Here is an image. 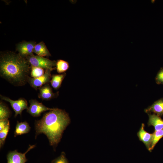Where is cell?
Masks as SVG:
<instances>
[{"label": "cell", "mask_w": 163, "mask_h": 163, "mask_svg": "<svg viewBox=\"0 0 163 163\" xmlns=\"http://www.w3.org/2000/svg\"><path fill=\"white\" fill-rule=\"evenodd\" d=\"M51 71L48 69H46L43 75L36 78L29 77L27 82L35 89H39L45 85L50 82L51 78Z\"/></svg>", "instance_id": "cell-6"}, {"label": "cell", "mask_w": 163, "mask_h": 163, "mask_svg": "<svg viewBox=\"0 0 163 163\" xmlns=\"http://www.w3.org/2000/svg\"><path fill=\"white\" fill-rule=\"evenodd\" d=\"M35 146L29 145L28 149L24 153L18 152L17 150L9 152L7 156V163H25L27 160L26 157V154Z\"/></svg>", "instance_id": "cell-7"}, {"label": "cell", "mask_w": 163, "mask_h": 163, "mask_svg": "<svg viewBox=\"0 0 163 163\" xmlns=\"http://www.w3.org/2000/svg\"><path fill=\"white\" fill-rule=\"evenodd\" d=\"M1 98L10 103L15 112L14 117H16L18 114L21 115L22 111L27 110L28 108L27 100L23 98H20L18 100H14L9 97L0 95Z\"/></svg>", "instance_id": "cell-4"}, {"label": "cell", "mask_w": 163, "mask_h": 163, "mask_svg": "<svg viewBox=\"0 0 163 163\" xmlns=\"http://www.w3.org/2000/svg\"><path fill=\"white\" fill-rule=\"evenodd\" d=\"M153 133V137L149 150L150 152H151L156 144L163 137V129L157 131H154Z\"/></svg>", "instance_id": "cell-18"}, {"label": "cell", "mask_w": 163, "mask_h": 163, "mask_svg": "<svg viewBox=\"0 0 163 163\" xmlns=\"http://www.w3.org/2000/svg\"><path fill=\"white\" fill-rule=\"evenodd\" d=\"M29 101L30 105L27 110V111L34 117H38L42 113L47 110H53L54 109L46 107L36 100L31 99Z\"/></svg>", "instance_id": "cell-5"}, {"label": "cell", "mask_w": 163, "mask_h": 163, "mask_svg": "<svg viewBox=\"0 0 163 163\" xmlns=\"http://www.w3.org/2000/svg\"><path fill=\"white\" fill-rule=\"evenodd\" d=\"M26 58L12 52L1 54L0 75L15 86H22L27 82L31 66Z\"/></svg>", "instance_id": "cell-2"}, {"label": "cell", "mask_w": 163, "mask_h": 163, "mask_svg": "<svg viewBox=\"0 0 163 163\" xmlns=\"http://www.w3.org/2000/svg\"><path fill=\"white\" fill-rule=\"evenodd\" d=\"M11 116V112L8 107L2 101L0 102V120L8 119Z\"/></svg>", "instance_id": "cell-16"}, {"label": "cell", "mask_w": 163, "mask_h": 163, "mask_svg": "<svg viewBox=\"0 0 163 163\" xmlns=\"http://www.w3.org/2000/svg\"><path fill=\"white\" fill-rule=\"evenodd\" d=\"M155 80L157 84H163V68H161L158 73Z\"/></svg>", "instance_id": "cell-22"}, {"label": "cell", "mask_w": 163, "mask_h": 163, "mask_svg": "<svg viewBox=\"0 0 163 163\" xmlns=\"http://www.w3.org/2000/svg\"><path fill=\"white\" fill-rule=\"evenodd\" d=\"M66 75V74L65 72L52 75L50 81L52 87L56 90L59 89L61 87L62 81Z\"/></svg>", "instance_id": "cell-15"}, {"label": "cell", "mask_w": 163, "mask_h": 163, "mask_svg": "<svg viewBox=\"0 0 163 163\" xmlns=\"http://www.w3.org/2000/svg\"><path fill=\"white\" fill-rule=\"evenodd\" d=\"M145 112L148 113L153 112L160 117L163 115V98L155 102L151 105L145 110Z\"/></svg>", "instance_id": "cell-11"}, {"label": "cell", "mask_w": 163, "mask_h": 163, "mask_svg": "<svg viewBox=\"0 0 163 163\" xmlns=\"http://www.w3.org/2000/svg\"><path fill=\"white\" fill-rule=\"evenodd\" d=\"M10 129V123L2 131H0V148L2 147L5 143V139Z\"/></svg>", "instance_id": "cell-20"}, {"label": "cell", "mask_w": 163, "mask_h": 163, "mask_svg": "<svg viewBox=\"0 0 163 163\" xmlns=\"http://www.w3.org/2000/svg\"><path fill=\"white\" fill-rule=\"evenodd\" d=\"M33 52L37 56L41 57L51 56L45 43L42 41L36 44L34 49Z\"/></svg>", "instance_id": "cell-14"}, {"label": "cell", "mask_w": 163, "mask_h": 163, "mask_svg": "<svg viewBox=\"0 0 163 163\" xmlns=\"http://www.w3.org/2000/svg\"><path fill=\"white\" fill-rule=\"evenodd\" d=\"M69 67V64L67 61L62 59H59L56 62V68L57 72L59 73H65Z\"/></svg>", "instance_id": "cell-17"}, {"label": "cell", "mask_w": 163, "mask_h": 163, "mask_svg": "<svg viewBox=\"0 0 163 163\" xmlns=\"http://www.w3.org/2000/svg\"><path fill=\"white\" fill-rule=\"evenodd\" d=\"M145 124L142 123L140 128L137 132V135L140 141L145 145L149 151L153 136V133H150L144 129Z\"/></svg>", "instance_id": "cell-9"}, {"label": "cell", "mask_w": 163, "mask_h": 163, "mask_svg": "<svg viewBox=\"0 0 163 163\" xmlns=\"http://www.w3.org/2000/svg\"><path fill=\"white\" fill-rule=\"evenodd\" d=\"M148 126H152L155 129V131H157L163 129V120L159 116L153 113H148Z\"/></svg>", "instance_id": "cell-12"}, {"label": "cell", "mask_w": 163, "mask_h": 163, "mask_svg": "<svg viewBox=\"0 0 163 163\" xmlns=\"http://www.w3.org/2000/svg\"><path fill=\"white\" fill-rule=\"evenodd\" d=\"M9 123L8 119H3L0 120V131L3 129Z\"/></svg>", "instance_id": "cell-23"}, {"label": "cell", "mask_w": 163, "mask_h": 163, "mask_svg": "<svg viewBox=\"0 0 163 163\" xmlns=\"http://www.w3.org/2000/svg\"><path fill=\"white\" fill-rule=\"evenodd\" d=\"M70 122L69 116L65 111L54 108L44 113L40 120L35 121V139L40 134H44L55 151L64 131Z\"/></svg>", "instance_id": "cell-1"}, {"label": "cell", "mask_w": 163, "mask_h": 163, "mask_svg": "<svg viewBox=\"0 0 163 163\" xmlns=\"http://www.w3.org/2000/svg\"><path fill=\"white\" fill-rule=\"evenodd\" d=\"M51 163H69L64 152H62L58 157L53 160Z\"/></svg>", "instance_id": "cell-21"}, {"label": "cell", "mask_w": 163, "mask_h": 163, "mask_svg": "<svg viewBox=\"0 0 163 163\" xmlns=\"http://www.w3.org/2000/svg\"><path fill=\"white\" fill-rule=\"evenodd\" d=\"M31 66L46 69H48L51 71L55 69L56 62L52 61L47 58L35 56L34 54L26 57Z\"/></svg>", "instance_id": "cell-3"}, {"label": "cell", "mask_w": 163, "mask_h": 163, "mask_svg": "<svg viewBox=\"0 0 163 163\" xmlns=\"http://www.w3.org/2000/svg\"><path fill=\"white\" fill-rule=\"evenodd\" d=\"M36 45L35 43L33 42L24 41L17 45V50L21 56L26 58L33 55V50Z\"/></svg>", "instance_id": "cell-8"}, {"label": "cell", "mask_w": 163, "mask_h": 163, "mask_svg": "<svg viewBox=\"0 0 163 163\" xmlns=\"http://www.w3.org/2000/svg\"><path fill=\"white\" fill-rule=\"evenodd\" d=\"M39 97L42 100L48 101L55 97L58 93H53L52 89L48 83L39 88Z\"/></svg>", "instance_id": "cell-10"}, {"label": "cell", "mask_w": 163, "mask_h": 163, "mask_svg": "<svg viewBox=\"0 0 163 163\" xmlns=\"http://www.w3.org/2000/svg\"><path fill=\"white\" fill-rule=\"evenodd\" d=\"M30 71V77L34 78L41 76L44 75L45 72L43 68L31 66Z\"/></svg>", "instance_id": "cell-19"}, {"label": "cell", "mask_w": 163, "mask_h": 163, "mask_svg": "<svg viewBox=\"0 0 163 163\" xmlns=\"http://www.w3.org/2000/svg\"><path fill=\"white\" fill-rule=\"evenodd\" d=\"M31 127L26 121L20 122L17 121L14 133V137L28 133Z\"/></svg>", "instance_id": "cell-13"}]
</instances>
